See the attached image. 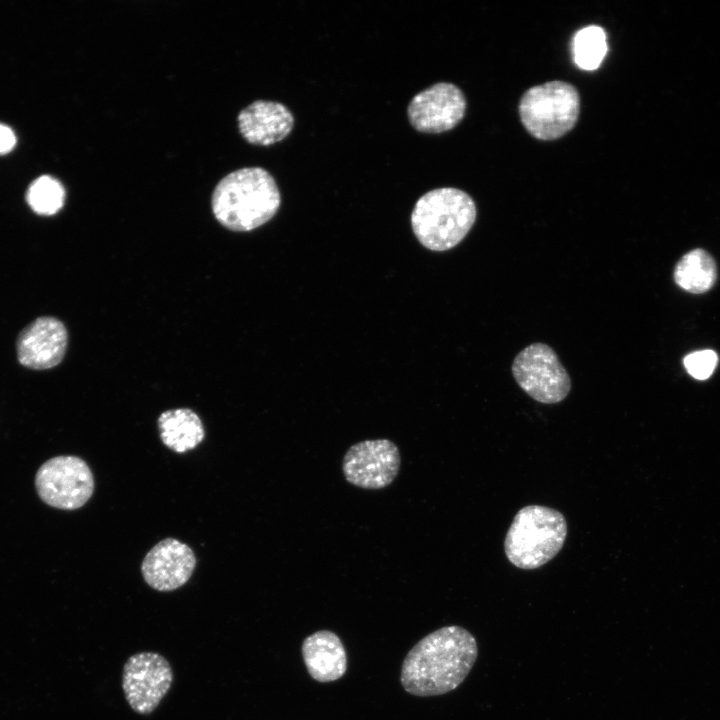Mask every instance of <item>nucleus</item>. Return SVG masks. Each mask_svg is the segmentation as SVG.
I'll return each instance as SVG.
<instances>
[{
	"instance_id": "obj_1",
	"label": "nucleus",
	"mask_w": 720,
	"mask_h": 720,
	"mask_svg": "<svg viewBox=\"0 0 720 720\" xmlns=\"http://www.w3.org/2000/svg\"><path fill=\"white\" fill-rule=\"evenodd\" d=\"M478 656L475 637L457 625L445 626L422 638L406 655L401 684L410 694L427 697L456 689Z\"/></svg>"
},
{
	"instance_id": "obj_2",
	"label": "nucleus",
	"mask_w": 720,
	"mask_h": 720,
	"mask_svg": "<svg viewBox=\"0 0 720 720\" xmlns=\"http://www.w3.org/2000/svg\"><path fill=\"white\" fill-rule=\"evenodd\" d=\"M281 195L273 176L262 167H244L224 176L215 186L211 207L225 228L251 231L278 212Z\"/></svg>"
},
{
	"instance_id": "obj_3",
	"label": "nucleus",
	"mask_w": 720,
	"mask_h": 720,
	"mask_svg": "<svg viewBox=\"0 0 720 720\" xmlns=\"http://www.w3.org/2000/svg\"><path fill=\"white\" fill-rule=\"evenodd\" d=\"M476 215V205L469 194L457 188H437L417 200L411 213V226L425 248L446 251L464 239Z\"/></svg>"
},
{
	"instance_id": "obj_4",
	"label": "nucleus",
	"mask_w": 720,
	"mask_h": 720,
	"mask_svg": "<svg viewBox=\"0 0 720 720\" xmlns=\"http://www.w3.org/2000/svg\"><path fill=\"white\" fill-rule=\"evenodd\" d=\"M566 536L567 522L561 512L542 505H528L515 515L504 540V551L514 566L536 569L560 552Z\"/></svg>"
},
{
	"instance_id": "obj_5",
	"label": "nucleus",
	"mask_w": 720,
	"mask_h": 720,
	"mask_svg": "<svg viewBox=\"0 0 720 720\" xmlns=\"http://www.w3.org/2000/svg\"><path fill=\"white\" fill-rule=\"evenodd\" d=\"M579 112L576 87L560 80L531 87L519 102L523 126L539 140H555L565 135L575 126Z\"/></svg>"
},
{
	"instance_id": "obj_6",
	"label": "nucleus",
	"mask_w": 720,
	"mask_h": 720,
	"mask_svg": "<svg viewBox=\"0 0 720 720\" xmlns=\"http://www.w3.org/2000/svg\"><path fill=\"white\" fill-rule=\"evenodd\" d=\"M512 375L532 399L544 404L563 401L571 390V379L556 352L545 343H532L513 360Z\"/></svg>"
},
{
	"instance_id": "obj_7",
	"label": "nucleus",
	"mask_w": 720,
	"mask_h": 720,
	"mask_svg": "<svg viewBox=\"0 0 720 720\" xmlns=\"http://www.w3.org/2000/svg\"><path fill=\"white\" fill-rule=\"evenodd\" d=\"M94 477L88 464L77 456H57L43 463L35 476L41 500L51 507L76 510L91 498Z\"/></svg>"
},
{
	"instance_id": "obj_8",
	"label": "nucleus",
	"mask_w": 720,
	"mask_h": 720,
	"mask_svg": "<svg viewBox=\"0 0 720 720\" xmlns=\"http://www.w3.org/2000/svg\"><path fill=\"white\" fill-rule=\"evenodd\" d=\"M401 464L397 445L389 439L358 442L346 451L342 472L346 481L362 489H382L397 477Z\"/></svg>"
},
{
	"instance_id": "obj_9",
	"label": "nucleus",
	"mask_w": 720,
	"mask_h": 720,
	"mask_svg": "<svg viewBox=\"0 0 720 720\" xmlns=\"http://www.w3.org/2000/svg\"><path fill=\"white\" fill-rule=\"evenodd\" d=\"M173 671L169 662L155 652H140L125 663L122 687L130 707L138 714L155 710L169 691Z\"/></svg>"
},
{
	"instance_id": "obj_10",
	"label": "nucleus",
	"mask_w": 720,
	"mask_h": 720,
	"mask_svg": "<svg viewBox=\"0 0 720 720\" xmlns=\"http://www.w3.org/2000/svg\"><path fill=\"white\" fill-rule=\"evenodd\" d=\"M465 110L466 99L461 89L452 83L439 82L413 96L407 116L416 131L438 134L458 125Z\"/></svg>"
},
{
	"instance_id": "obj_11",
	"label": "nucleus",
	"mask_w": 720,
	"mask_h": 720,
	"mask_svg": "<svg viewBox=\"0 0 720 720\" xmlns=\"http://www.w3.org/2000/svg\"><path fill=\"white\" fill-rule=\"evenodd\" d=\"M67 344L68 332L59 319L38 317L18 334L17 358L21 365L29 369H50L62 361Z\"/></svg>"
},
{
	"instance_id": "obj_12",
	"label": "nucleus",
	"mask_w": 720,
	"mask_h": 720,
	"mask_svg": "<svg viewBox=\"0 0 720 720\" xmlns=\"http://www.w3.org/2000/svg\"><path fill=\"white\" fill-rule=\"evenodd\" d=\"M196 567V556L185 543L166 538L144 557L141 572L146 583L157 591H173L183 586Z\"/></svg>"
},
{
	"instance_id": "obj_13",
	"label": "nucleus",
	"mask_w": 720,
	"mask_h": 720,
	"mask_svg": "<svg viewBox=\"0 0 720 720\" xmlns=\"http://www.w3.org/2000/svg\"><path fill=\"white\" fill-rule=\"evenodd\" d=\"M237 123L239 132L247 142L268 146L290 134L294 117L280 102L256 100L239 112Z\"/></svg>"
},
{
	"instance_id": "obj_14",
	"label": "nucleus",
	"mask_w": 720,
	"mask_h": 720,
	"mask_svg": "<svg viewBox=\"0 0 720 720\" xmlns=\"http://www.w3.org/2000/svg\"><path fill=\"white\" fill-rule=\"evenodd\" d=\"M302 654L308 673L318 682L338 680L346 672L344 646L331 631L321 630L306 637L302 644Z\"/></svg>"
},
{
	"instance_id": "obj_15",
	"label": "nucleus",
	"mask_w": 720,
	"mask_h": 720,
	"mask_svg": "<svg viewBox=\"0 0 720 720\" xmlns=\"http://www.w3.org/2000/svg\"><path fill=\"white\" fill-rule=\"evenodd\" d=\"M158 426L164 445L177 453L194 449L205 436L200 417L189 408L164 411L158 418Z\"/></svg>"
},
{
	"instance_id": "obj_16",
	"label": "nucleus",
	"mask_w": 720,
	"mask_h": 720,
	"mask_svg": "<svg viewBox=\"0 0 720 720\" xmlns=\"http://www.w3.org/2000/svg\"><path fill=\"white\" fill-rule=\"evenodd\" d=\"M674 282L693 294L709 291L717 280V265L710 253L696 248L684 254L673 271Z\"/></svg>"
},
{
	"instance_id": "obj_17",
	"label": "nucleus",
	"mask_w": 720,
	"mask_h": 720,
	"mask_svg": "<svg viewBox=\"0 0 720 720\" xmlns=\"http://www.w3.org/2000/svg\"><path fill=\"white\" fill-rule=\"evenodd\" d=\"M573 58L582 70L597 69L608 51L606 33L603 28L590 25L579 30L573 39Z\"/></svg>"
},
{
	"instance_id": "obj_18",
	"label": "nucleus",
	"mask_w": 720,
	"mask_h": 720,
	"mask_svg": "<svg viewBox=\"0 0 720 720\" xmlns=\"http://www.w3.org/2000/svg\"><path fill=\"white\" fill-rule=\"evenodd\" d=\"M30 208L39 215H54L64 205L65 189L54 177L43 175L34 180L26 193Z\"/></svg>"
},
{
	"instance_id": "obj_19",
	"label": "nucleus",
	"mask_w": 720,
	"mask_h": 720,
	"mask_svg": "<svg viewBox=\"0 0 720 720\" xmlns=\"http://www.w3.org/2000/svg\"><path fill=\"white\" fill-rule=\"evenodd\" d=\"M683 364L693 378L705 380L713 374L718 364V355L710 349L694 351L684 357Z\"/></svg>"
},
{
	"instance_id": "obj_20",
	"label": "nucleus",
	"mask_w": 720,
	"mask_h": 720,
	"mask_svg": "<svg viewBox=\"0 0 720 720\" xmlns=\"http://www.w3.org/2000/svg\"><path fill=\"white\" fill-rule=\"evenodd\" d=\"M16 144V136L13 130L0 123V154L10 152Z\"/></svg>"
}]
</instances>
